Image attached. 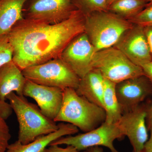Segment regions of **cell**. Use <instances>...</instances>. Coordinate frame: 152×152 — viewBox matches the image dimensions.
Wrapping results in <instances>:
<instances>
[{
  "label": "cell",
  "mask_w": 152,
  "mask_h": 152,
  "mask_svg": "<svg viewBox=\"0 0 152 152\" xmlns=\"http://www.w3.org/2000/svg\"><path fill=\"white\" fill-rule=\"evenodd\" d=\"M86 15L75 10L69 18L50 25L23 19L7 34L13 48L12 61L21 70L60 58L74 38L85 32Z\"/></svg>",
  "instance_id": "cell-1"
},
{
  "label": "cell",
  "mask_w": 152,
  "mask_h": 152,
  "mask_svg": "<svg viewBox=\"0 0 152 152\" xmlns=\"http://www.w3.org/2000/svg\"><path fill=\"white\" fill-rule=\"evenodd\" d=\"M19 124L18 140L23 145L34 141L41 136L58 130V125L45 115L39 107L24 96L12 92L7 97Z\"/></svg>",
  "instance_id": "cell-2"
},
{
  "label": "cell",
  "mask_w": 152,
  "mask_h": 152,
  "mask_svg": "<svg viewBox=\"0 0 152 152\" xmlns=\"http://www.w3.org/2000/svg\"><path fill=\"white\" fill-rule=\"evenodd\" d=\"M106 117L103 108L78 94L75 89L67 88L63 90L62 104L54 121L71 124L85 133L100 126Z\"/></svg>",
  "instance_id": "cell-3"
},
{
  "label": "cell",
  "mask_w": 152,
  "mask_h": 152,
  "mask_svg": "<svg viewBox=\"0 0 152 152\" xmlns=\"http://www.w3.org/2000/svg\"><path fill=\"white\" fill-rule=\"evenodd\" d=\"M133 24L108 11L86 16L85 32L96 52L113 47Z\"/></svg>",
  "instance_id": "cell-4"
},
{
  "label": "cell",
  "mask_w": 152,
  "mask_h": 152,
  "mask_svg": "<svg viewBox=\"0 0 152 152\" xmlns=\"http://www.w3.org/2000/svg\"><path fill=\"white\" fill-rule=\"evenodd\" d=\"M93 69L99 71L104 78L118 84L128 79L143 75L141 66L135 64L118 49L110 47L96 52Z\"/></svg>",
  "instance_id": "cell-5"
},
{
  "label": "cell",
  "mask_w": 152,
  "mask_h": 152,
  "mask_svg": "<svg viewBox=\"0 0 152 152\" xmlns=\"http://www.w3.org/2000/svg\"><path fill=\"white\" fill-rule=\"evenodd\" d=\"M26 79L38 84L64 90H76L80 78L60 58L55 59L22 70Z\"/></svg>",
  "instance_id": "cell-6"
},
{
  "label": "cell",
  "mask_w": 152,
  "mask_h": 152,
  "mask_svg": "<svg viewBox=\"0 0 152 152\" xmlns=\"http://www.w3.org/2000/svg\"><path fill=\"white\" fill-rule=\"evenodd\" d=\"M63 137L56 140L50 145H71L79 151H86L95 146L107 147L111 152H119L114 147L116 140H122L125 137L118 123L108 124L104 122L92 130L77 135Z\"/></svg>",
  "instance_id": "cell-7"
},
{
  "label": "cell",
  "mask_w": 152,
  "mask_h": 152,
  "mask_svg": "<svg viewBox=\"0 0 152 152\" xmlns=\"http://www.w3.org/2000/svg\"><path fill=\"white\" fill-rule=\"evenodd\" d=\"M96 52L85 32L71 41L63 50L60 58L81 79L93 69Z\"/></svg>",
  "instance_id": "cell-8"
},
{
  "label": "cell",
  "mask_w": 152,
  "mask_h": 152,
  "mask_svg": "<svg viewBox=\"0 0 152 152\" xmlns=\"http://www.w3.org/2000/svg\"><path fill=\"white\" fill-rule=\"evenodd\" d=\"M72 0H31L25 10V18L48 24L60 23L75 10Z\"/></svg>",
  "instance_id": "cell-9"
},
{
  "label": "cell",
  "mask_w": 152,
  "mask_h": 152,
  "mask_svg": "<svg viewBox=\"0 0 152 152\" xmlns=\"http://www.w3.org/2000/svg\"><path fill=\"white\" fill-rule=\"evenodd\" d=\"M149 102L143 103L122 114L118 124L133 147V152H141L148 140L146 117Z\"/></svg>",
  "instance_id": "cell-10"
},
{
  "label": "cell",
  "mask_w": 152,
  "mask_h": 152,
  "mask_svg": "<svg viewBox=\"0 0 152 152\" xmlns=\"http://www.w3.org/2000/svg\"><path fill=\"white\" fill-rule=\"evenodd\" d=\"M113 47L118 49L132 62L140 66L152 61L144 27L142 26L134 24L123 34Z\"/></svg>",
  "instance_id": "cell-11"
},
{
  "label": "cell",
  "mask_w": 152,
  "mask_h": 152,
  "mask_svg": "<svg viewBox=\"0 0 152 152\" xmlns=\"http://www.w3.org/2000/svg\"><path fill=\"white\" fill-rule=\"evenodd\" d=\"M116 93L122 114L143 103L152 95V84L145 75L116 84Z\"/></svg>",
  "instance_id": "cell-12"
},
{
  "label": "cell",
  "mask_w": 152,
  "mask_h": 152,
  "mask_svg": "<svg viewBox=\"0 0 152 152\" xmlns=\"http://www.w3.org/2000/svg\"><path fill=\"white\" fill-rule=\"evenodd\" d=\"M63 90L38 84L26 79L23 95L34 100L43 113L54 121L61 107Z\"/></svg>",
  "instance_id": "cell-13"
},
{
  "label": "cell",
  "mask_w": 152,
  "mask_h": 152,
  "mask_svg": "<svg viewBox=\"0 0 152 152\" xmlns=\"http://www.w3.org/2000/svg\"><path fill=\"white\" fill-rule=\"evenodd\" d=\"M59 129L48 134L41 136L29 143L23 145L17 140L9 144L6 152H42L52 142L65 136L72 135L79 132V129L70 124H58Z\"/></svg>",
  "instance_id": "cell-14"
},
{
  "label": "cell",
  "mask_w": 152,
  "mask_h": 152,
  "mask_svg": "<svg viewBox=\"0 0 152 152\" xmlns=\"http://www.w3.org/2000/svg\"><path fill=\"white\" fill-rule=\"evenodd\" d=\"M26 81L22 71L13 61L0 67V100L6 101L7 96L12 92L24 96Z\"/></svg>",
  "instance_id": "cell-15"
},
{
  "label": "cell",
  "mask_w": 152,
  "mask_h": 152,
  "mask_svg": "<svg viewBox=\"0 0 152 152\" xmlns=\"http://www.w3.org/2000/svg\"><path fill=\"white\" fill-rule=\"evenodd\" d=\"M104 78L101 73L93 69L80 79L76 91L93 103L104 109Z\"/></svg>",
  "instance_id": "cell-16"
},
{
  "label": "cell",
  "mask_w": 152,
  "mask_h": 152,
  "mask_svg": "<svg viewBox=\"0 0 152 152\" xmlns=\"http://www.w3.org/2000/svg\"><path fill=\"white\" fill-rule=\"evenodd\" d=\"M28 0H0V36L10 32L24 18L23 7Z\"/></svg>",
  "instance_id": "cell-17"
},
{
  "label": "cell",
  "mask_w": 152,
  "mask_h": 152,
  "mask_svg": "<svg viewBox=\"0 0 152 152\" xmlns=\"http://www.w3.org/2000/svg\"><path fill=\"white\" fill-rule=\"evenodd\" d=\"M116 84L104 79L103 107L106 113V122L116 124L122 115L115 91Z\"/></svg>",
  "instance_id": "cell-18"
},
{
  "label": "cell",
  "mask_w": 152,
  "mask_h": 152,
  "mask_svg": "<svg viewBox=\"0 0 152 152\" xmlns=\"http://www.w3.org/2000/svg\"><path fill=\"white\" fill-rule=\"evenodd\" d=\"M145 0H115L108 7L107 11L129 20L146 7Z\"/></svg>",
  "instance_id": "cell-19"
},
{
  "label": "cell",
  "mask_w": 152,
  "mask_h": 152,
  "mask_svg": "<svg viewBox=\"0 0 152 152\" xmlns=\"http://www.w3.org/2000/svg\"><path fill=\"white\" fill-rule=\"evenodd\" d=\"M76 9L85 15L97 12L107 11V0H72Z\"/></svg>",
  "instance_id": "cell-20"
},
{
  "label": "cell",
  "mask_w": 152,
  "mask_h": 152,
  "mask_svg": "<svg viewBox=\"0 0 152 152\" xmlns=\"http://www.w3.org/2000/svg\"><path fill=\"white\" fill-rule=\"evenodd\" d=\"M13 48L8 36H0V67L12 61Z\"/></svg>",
  "instance_id": "cell-21"
},
{
  "label": "cell",
  "mask_w": 152,
  "mask_h": 152,
  "mask_svg": "<svg viewBox=\"0 0 152 152\" xmlns=\"http://www.w3.org/2000/svg\"><path fill=\"white\" fill-rule=\"evenodd\" d=\"M128 20L133 24L144 27L152 26V5L147 7L136 16Z\"/></svg>",
  "instance_id": "cell-22"
},
{
  "label": "cell",
  "mask_w": 152,
  "mask_h": 152,
  "mask_svg": "<svg viewBox=\"0 0 152 152\" xmlns=\"http://www.w3.org/2000/svg\"><path fill=\"white\" fill-rule=\"evenodd\" d=\"M11 135L6 120L0 117V152H6Z\"/></svg>",
  "instance_id": "cell-23"
},
{
  "label": "cell",
  "mask_w": 152,
  "mask_h": 152,
  "mask_svg": "<svg viewBox=\"0 0 152 152\" xmlns=\"http://www.w3.org/2000/svg\"><path fill=\"white\" fill-rule=\"evenodd\" d=\"M42 152H88V151H79L75 147L67 145L66 148L60 147L58 145H50L47 147Z\"/></svg>",
  "instance_id": "cell-24"
},
{
  "label": "cell",
  "mask_w": 152,
  "mask_h": 152,
  "mask_svg": "<svg viewBox=\"0 0 152 152\" xmlns=\"http://www.w3.org/2000/svg\"><path fill=\"white\" fill-rule=\"evenodd\" d=\"M12 111L10 104L6 101L0 100V117L5 120L7 119L12 115Z\"/></svg>",
  "instance_id": "cell-25"
},
{
  "label": "cell",
  "mask_w": 152,
  "mask_h": 152,
  "mask_svg": "<svg viewBox=\"0 0 152 152\" xmlns=\"http://www.w3.org/2000/svg\"><path fill=\"white\" fill-rule=\"evenodd\" d=\"M144 28L152 57V26L144 27Z\"/></svg>",
  "instance_id": "cell-26"
},
{
  "label": "cell",
  "mask_w": 152,
  "mask_h": 152,
  "mask_svg": "<svg viewBox=\"0 0 152 152\" xmlns=\"http://www.w3.org/2000/svg\"><path fill=\"white\" fill-rule=\"evenodd\" d=\"M141 67L144 75L149 79L152 84V61L142 66Z\"/></svg>",
  "instance_id": "cell-27"
},
{
  "label": "cell",
  "mask_w": 152,
  "mask_h": 152,
  "mask_svg": "<svg viewBox=\"0 0 152 152\" xmlns=\"http://www.w3.org/2000/svg\"><path fill=\"white\" fill-rule=\"evenodd\" d=\"M146 122L148 130L152 129V103L150 104L147 111Z\"/></svg>",
  "instance_id": "cell-28"
},
{
  "label": "cell",
  "mask_w": 152,
  "mask_h": 152,
  "mask_svg": "<svg viewBox=\"0 0 152 152\" xmlns=\"http://www.w3.org/2000/svg\"><path fill=\"white\" fill-rule=\"evenodd\" d=\"M150 138L144 145L141 152H152V129L150 130Z\"/></svg>",
  "instance_id": "cell-29"
},
{
  "label": "cell",
  "mask_w": 152,
  "mask_h": 152,
  "mask_svg": "<svg viewBox=\"0 0 152 152\" xmlns=\"http://www.w3.org/2000/svg\"><path fill=\"white\" fill-rule=\"evenodd\" d=\"M88 152H103V150L102 148L99 146L91 147L87 150Z\"/></svg>",
  "instance_id": "cell-30"
},
{
  "label": "cell",
  "mask_w": 152,
  "mask_h": 152,
  "mask_svg": "<svg viewBox=\"0 0 152 152\" xmlns=\"http://www.w3.org/2000/svg\"><path fill=\"white\" fill-rule=\"evenodd\" d=\"M148 3L147 7L152 5V0H145Z\"/></svg>",
  "instance_id": "cell-31"
},
{
  "label": "cell",
  "mask_w": 152,
  "mask_h": 152,
  "mask_svg": "<svg viewBox=\"0 0 152 152\" xmlns=\"http://www.w3.org/2000/svg\"><path fill=\"white\" fill-rule=\"evenodd\" d=\"M115 1V0H107V6L108 7L111 4H112V3L114 1Z\"/></svg>",
  "instance_id": "cell-32"
}]
</instances>
